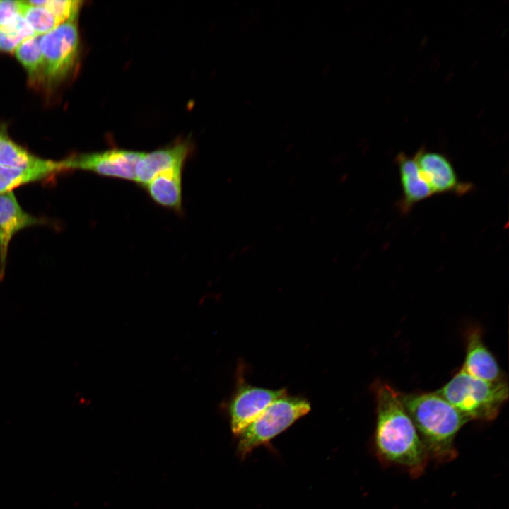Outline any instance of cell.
<instances>
[{"label": "cell", "mask_w": 509, "mask_h": 509, "mask_svg": "<svg viewBox=\"0 0 509 509\" xmlns=\"http://www.w3.org/2000/svg\"><path fill=\"white\" fill-rule=\"evenodd\" d=\"M376 399L375 448L385 464L406 469L413 477L422 475L429 460L427 450L402 402L390 385L374 384Z\"/></svg>", "instance_id": "cell-1"}, {"label": "cell", "mask_w": 509, "mask_h": 509, "mask_svg": "<svg viewBox=\"0 0 509 509\" xmlns=\"http://www.w3.org/2000/svg\"><path fill=\"white\" fill-rule=\"evenodd\" d=\"M400 396L429 458L441 463L454 460L455 437L469 420L436 391Z\"/></svg>", "instance_id": "cell-2"}, {"label": "cell", "mask_w": 509, "mask_h": 509, "mask_svg": "<svg viewBox=\"0 0 509 509\" xmlns=\"http://www.w3.org/2000/svg\"><path fill=\"white\" fill-rule=\"evenodd\" d=\"M436 392L469 421L495 419L509 396L506 379L486 381L462 369Z\"/></svg>", "instance_id": "cell-3"}, {"label": "cell", "mask_w": 509, "mask_h": 509, "mask_svg": "<svg viewBox=\"0 0 509 509\" xmlns=\"http://www.w3.org/2000/svg\"><path fill=\"white\" fill-rule=\"evenodd\" d=\"M310 410L309 402L301 397L287 394L272 402L238 435V452L245 456L285 431Z\"/></svg>", "instance_id": "cell-4"}, {"label": "cell", "mask_w": 509, "mask_h": 509, "mask_svg": "<svg viewBox=\"0 0 509 509\" xmlns=\"http://www.w3.org/2000/svg\"><path fill=\"white\" fill-rule=\"evenodd\" d=\"M40 43L44 81L49 84L62 81L72 71L78 57L79 35L76 21L64 22L41 35Z\"/></svg>", "instance_id": "cell-5"}, {"label": "cell", "mask_w": 509, "mask_h": 509, "mask_svg": "<svg viewBox=\"0 0 509 509\" xmlns=\"http://www.w3.org/2000/svg\"><path fill=\"white\" fill-rule=\"evenodd\" d=\"M144 153L111 148L72 155L62 163L64 170H82L102 176L136 182V168Z\"/></svg>", "instance_id": "cell-6"}, {"label": "cell", "mask_w": 509, "mask_h": 509, "mask_svg": "<svg viewBox=\"0 0 509 509\" xmlns=\"http://www.w3.org/2000/svg\"><path fill=\"white\" fill-rule=\"evenodd\" d=\"M285 390H269L241 385L229 405L231 429L239 435L272 402L286 395Z\"/></svg>", "instance_id": "cell-7"}, {"label": "cell", "mask_w": 509, "mask_h": 509, "mask_svg": "<svg viewBox=\"0 0 509 509\" xmlns=\"http://www.w3.org/2000/svg\"><path fill=\"white\" fill-rule=\"evenodd\" d=\"M414 158L433 194H463L471 187L460 182L452 163L442 153L421 148Z\"/></svg>", "instance_id": "cell-8"}, {"label": "cell", "mask_w": 509, "mask_h": 509, "mask_svg": "<svg viewBox=\"0 0 509 509\" xmlns=\"http://www.w3.org/2000/svg\"><path fill=\"white\" fill-rule=\"evenodd\" d=\"M192 151L187 141L148 153H144L136 168V182L142 187L158 174L166 170L182 168Z\"/></svg>", "instance_id": "cell-9"}, {"label": "cell", "mask_w": 509, "mask_h": 509, "mask_svg": "<svg viewBox=\"0 0 509 509\" xmlns=\"http://www.w3.org/2000/svg\"><path fill=\"white\" fill-rule=\"evenodd\" d=\"M461 369L472 377L486 381L497 382L505 379L478 329L471 331L468 335L465 358Z\"/></svg>", "instance_id": "cell-10"}, {"label": "cell", "mask_w": 509, "mask_h": 509, "mask_svg": "<svg viewBox=\"0 0 509 509\" xmlns=\"http://www.w3.org/2000/svg\"><path fill=\"white\" fill-rule=\"evenodd\" d=\"M38 223L39 220L21 209L12 192L0 194V281L11 238L20 230Z\"/></svg>", "instance_id": "cell-11"}, {"label": "cell", "mask_w": 509, "mask_h": 509, "mask_svg": "<svg viewBox=\"0 0 509 509\" xmlns=\"http://www.w3.org/2000/svg\"><path fill=\"white\" fill-rule=\"evenodd\" d=\"M157 204L177 213L182 211V168L158 174L143 187Z\"/></svg>", "instance_id": "cell-12"}, {"label": "cell", "mask_w": 509, "mask_h": 509, "mask_svg": "<svg viewBox=\"0 0 509 509\" xmlns=\"http://www.w3.org/2000/svg\"><path fill=\"white\" fill-rule=\"evenodd\" d=\"M403 199L402 209L407 211L412 206L430 197L433 192L423 178L414 160L401 153L397 156Z\"/></svg>", "instance_id": "cell-13"}, {"label": "cell", "mask_w": 509, "mask_h": 509, "mask_svg": "<svg viewBox=\"0 0 509 509\" xmlns=\"http://www.w3.org/2000/svg\"><path fill=\"white\" fill-rule=\"evenodd\" d=\"M0 165L21 169L48 170L55 173L64 170L62 160L53 161L36 157L2 132H0Z\"/></svg>", "instance_id": "cell-14"}, {"label": "cell", "mask_w": 509, "mask_h": 509, "mask_svg": "<svg viewBox=\"0 0 509 509\" xmlns=\"http://www.w3.org/2000/svg\"><path fill=\"white\" fill-rule=\"evenodd\" d=\"M41 35L21 42L13 52L16 59L27 71L33 82L44 81V64L40 48Z\"/></svg>", "instance_id": "cell-15"}, {"label": "cell", "mask_w": 509, "mask_h": 509, "mask_svg": "<svg viewBox=\"0 0 509 509\" xmlns=\"http://www.w3.org/2000/svg\"><path fill=\"white\" fill-rule=\"evenodd\" d=\"M55 172L48 170L21 169L0 165V194L22 185L46 178Z\"/></svg>", "instance_id": "cell-16"}, {"label": "cell", "mask_w": 509, "mask_h": 509, "mask_svg": "<svg viewBox=\"0 0 509 509\" xmlns=\"http://www.w3.org/2000/svg\"><path fill=\"white\" fill-rule=\"evenodd\" d=\"M35 35L23 16H18L8 25L0 28V51L14 52L21 42Z\"/></svg>", "instance_id": "cell-17"}, {"label": "cell", "mask_w": 509, "mask_h": 509, "mask_svg": "<svg viewBox=\"0 0 509 509\" xmlns=\"http://www.w3.org/2000/svg\"><path fill=\"white\" fill-rule=\"evenodd\" d=\"M28 4L23 16L36 35H43L62 24L60 21L45 8L32 6L28 3Z\"/></svg>", "instance_id": "cell-18"}, {"label": "cell", "mask_w": 509, "mask_h": 509, "mask_svg": "<svg viewBox=\"0 0 509 509\" xmlns=\"http://www.w3.org/2000/svg\"><path fill=\"white\" fill-rule=\"evenodd\" d=\"M32 6L44 7L50 11L61 23L76 21L82 1L77 0L27 1Z\"/></svg>", "instance_id": "cell-19"}, {"label": "cell", "mask_w": 509, "mask_h": 509, "mask_svg": "<svg viewBox=\"0 0 509 509\" xmlns=\"http://www.w3.org/2000/svg\"><path fill=\"white\" fill-rule=\"evenodd\" d=\"M28 5L27 1L0 0V28L23 16Z\"/></svg>", "instance_id": "cell-20"}]
</instances>
